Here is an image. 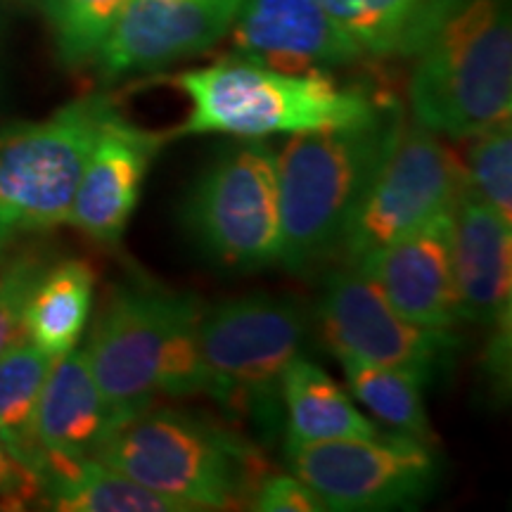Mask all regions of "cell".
I'll return each instance as SVG.
<instances>
[{
	"label": "cell",
	"mask_w": 512,
	"mask_h": 512,
	"mask_svg": "<svg viewBox=\"0 0 512 512\" xmlns=\"http://www.w3.org/2000/svg\"><path fill=\"white\" fill-rule=\"evenodd\" d=\"M413 60L408 100L418 126L463 140L510 124L508 0H448Z\"/></svg>",
	"instance_id": "6da1fadb"
},
{
	"label": "cell",
	"mask_w": 512,
	"mask_h": 512,
	"mask_svg": "<svg viewBox=\"0 0 512 512\" xmlns=\"http://www.w3.org/2000/svg\"><path fill=\"white\" fill-rule=\"evenodd\" d=\"M403 126L389 102L358 124L294 133L278 152L283 252L280 264L306 273L337 254L344 230Z\"/></svg>",
	"instance_id": "7a4b0ae2"
},
{
	"label": "cell",
	"mask_w": 512,
	"mask_h": 512,
	"mask_svg": "<svg viewBox=\"0 0 512 512\" xmlns=\"http://www.w3.org/2000/svg\"><path fill=\"white\" fill-rule=\"evenodd\" d=\"M171 83L190 102L188 119L171 136H294L358 124L389 105L363 88L344 86L330 72H280L238 53L176 74Z\"/></svg>",
	"instance_id": "3957f363"
},
{
	"label": "cell",
	"mask_w": 512,
	"mask_h": 512,
	"mask_svg": "<svg viewBox=\"0 0 512 512\" xmlns=\"http://www.w3.org/2000/svg\"><path fill=\"white\" fill-rule=\"evenodd\" d=\"M95 458L185 512L242 508L264 477L254 446L174 408L121 420Z\"/></svg>",
	"instance_id": "277c9868"
},
{
	"label": "cell",
	"mask_w": 512,
	"mask_h": 512,
	"mask_svg": "<svg viewBox=\"0 0 512 512\" xmlns=\"http://www.w3.org/2000/svg\"><path fill=\"white\" fill-rule=\"evenodd\" d=\"M309 335V316L290 297L249 294L202 311L200 349L207 394L235 415H247L264 430L283 411L285 368Z\"/></svg>",
	"instance_id": "5b68a950"
},
{
	"label": "cell",
	"mask_w": 512,
	"mask_h": 512,
	"mask_svg": "<svg viewBox=\"0 0 512 512\" xmlns=\"http://www.w3.org/2000/svg\"><path fill=\"white\" fill-rule=\"evenodd\" d=\"M112 112L110 98L86 95L48 119L0 128V247L67 223L83 166Z\"/></svg>",
	"instance_id": "8992f818"
},
{
	"label": "cell",
	"mask_w": 512,
	"mask_h": 512,
	"mask_svg": "<svg viewBox=\"0 0 512 512\" xmlns=\"http://www.w3.org/2000/svg\"><path fill=\"white\" fill-rule=\"evenodd\" d=\"M183 226L216 266L261 271L283 252L278 152L264 140H242L216 155L183 209Z\"/></svg>",
	"instance_id": "52a82bcc"
},
{
	"label": "cell",
	"mask_w": 512,
	"mask_h": 512,
	"mask_svg": "<svg viewBox=\"0 0 512 512\" xmlns=\"http://www.w3.org/2000/svg\"><path fill=\"white\" fill-rule=\"evenodd\" d=\"M285 460L328 510L342 512L411 508L432 494L441 475L437 446L399 432L335 441L287 439Z\"/></svg>",
	"instance_id": "ba28073f"
},
{
	"label": "cell",
	"mask_w": 512,
	"mask_h": 512,
	"mask_svg": "<svg viewBox=\"0 0 512 512\" xmlns=\"http://www.w3.org/2000/svg\"><path fill=\"white\" fill-rule=\"evenodd\" d=\"M467 188L465 164L437 133L403 121L392 150L363 192L337 254L354 266L439 211L451 209Z\"/></svg>",
	"instance_id": "9c48e42d"
},
{
	"label": "cell",
	"mask_w": 512,
	"mask_h": 512,
	"mask_svg": "<svg viewBox=\"0 0 512 512\" xmlns=\"http://www.w3.org/2000/svg\"><path fill=\"white\" fill-rule=\"evenodd\" d=\"M188 292L136 280L114 287L88 335V368L100 394L119 418L152 406L171 330Z\"/></svg>",
	"instance_id": "30bf717a"
},
{
	"label": "cell",
	"mask_w": 512,
	"mask_h": 512,
	"mask_svg": "<svg viewBox=\"0 0 512 512\" xmlns=\"http://www.w3.org/2000/svg\"><path fill=\"white\" fill-rule=\"evenodd\" d=\"M318 325L337 358L406 370L425 384L451 366L460 344L453 332L422 328L403 318L356 266H344L328 278Z\"/></svg>",
	"instance_id": "8fae6325"
},
{
	"label": "cell",
	"mask_w": 512,
	"mask_h": 512,
	"mask_svg": "<svg viewBox=\"0 0 512 512\" xmlns=\"http://www.w3.org/2000/svg\"><path fill=\"white\" fill-rule=\"evenodd\" d=\"M245 0H131L95 67L107 81L150 74L207 53L233 29Z\"/></svg>",
	"instance_id": "7c38bea8"
},
{
	"label": "cell",
	"mask_w": 512,
	"mask_h": 512,
	"mask_svg": "<svg viewBox=\"0 0 512 512\" xmlns=\"http://www.w3.org/2000/svg\"><path fill=\"white\" fill-rule=\"evenodd\" d=\"M453 207L354 264L403 318L444 332L463 320L453 264Z\"/></svg>",
	"instance_id": "4fadbf2b"
},
{
	"label": "cell",
	"mask_w": 512,
	"mask_h": 512,
	"mask_svg": "<svg viewBox=\"0 0 512 512\" xmlns=\"http://www.w3.org/2000/svg\"><path fill=\"white\" fill-rule=\"evenodd\" d=\"M169 138L174 136L145 131L112 112L83 166L67 223L100 247H117L138 207L147 171Z\"/></svg>",
	"instance_id": "5bb4252c"
},
{
	"label": "cell",
	"mask_w": 512,
	"mask_h": 512,
	"mask_svg": "<svg viewBox=\"0 0 512 512\" xmlns=\"http://www.w3.org/2000/svg\"><path fill=\"white\" fill-rule=\"evenodd\" d=\"M230 34L235 53L280 72H330L368 57L318 0H245Z\"/></svg>",
	"instance_id": "9a60e30c"
},
{
	"label": "cell",
	"mask_w": 512,
	"mask_h": 512,
	"mask_svg": "<svg viewBox=\"0 0 512 512\" xmlns=\"http://www.w3.org/2000/svg\"><path fill=\"white\" fill-rule=\"evenodd\" d=\"M460 318L484 328L512 320V226L470 190L453 207Z\"/></svg>",
	"instance_id": "2e32d148"
},
{
	"label": "cell",
	"mask_w": 512,
	"mask_h": 512,
	"mask_svg": "<svg viewBox=\"0 0 512 512\" xmlns=\"http://www.w3.org/2000/svg\"><path fill=\"white\" fill-rule=\"evenodd\" d=\"M121 420L100 394L83 349L57 358L36 408L43 458H95Z\"/></svg>",
	"instance_id": "e0dca14e"
},
{
	"label": "cell",
	"mask_w": 512,
	"mask_h": 512,
	"mask_svg": "<svg viewBox=\"0 0 512 512\" xmlns=\"http://www.w3.org/2000/svg\"><path fill=\"white\" fill-rule=\"evenodd\" d=\"M41 508L60 512H185L98 458H50L38 467Z\"/></svg>",
	"instance_id": "ac0fdd59"
},
{
	"label": "cell",
	"mask_w": 512,
	"mask_h": 512,
	"mask_svg": "<svg viewBox=\"0 0 512 512\" xmlns=\"http://www.w3.org/2000/svg\"><path fill=\"white\" fill-rule=\"evenodd\" d=\"M280 396L287 439L292 441L363 439L380 432L373 420L358 411L351 396L309 358L297 356L285 368Z\"/></svg>",
	"instance_id": "d6986e66"
},
{
	"label": "cell",
	"mask_w": 512,
	"mask_h": 512,
	"mask_svg": "<svg viewBox=\"0 0 512 512\" xmlns=\"http://www.w3.org/2000/svg\"><path fill=\"white\" fill-rule=\"evenodd\" d=\"M93 294L95 271L88 261H50L24 311V335L53 358L69 354L91 318Z\"/></svg>",
	"instance_id": "ffe728a7"
},
{
	"label": "cell",
	"mask_w": 512,
	"mask_h": 512,
	"mask_svg": "<svg viewBox=\"0 0 512 512\" xmlns=\"http://www.w3.org/2000/svg\"><path fill=\"white\" fill-rule=\"evenodd\" d=\"M370 57H413L448 0H318Z\"/></svg>",
	"instance_id": "44dd1931"
},
{
	"label": "cell",
	"mask_w": 512,
	"mask_h": 512,
	"mask_svg": "<svg viewBox=\"0 0 512 512\" xmlns=\"http://www.w3.org/2000/svg\"><path fill=\"white\" fill-rule=\"evenodd\" d=\"M55 361L27 335L0 354V437L36 472L43 460L36 439V408Z\"/></svg>",
	"instance_id": "7402d4cb"
},
{
	"label": "cell",
	"mask_w": 512,
	"mask_h": 512,
	"mask_svg": "<svg viewBox=\"0 0 512 512\" xmlns=\"http://www.w3.org/2000/svg\"><path fill=\"white\" fill-rule=\"evenodd\" d=\"M349 392L392 432L434 444V430L425 408V382L406 370L377 366L358 358H339Z\"/></svg>",
	"instance_id": "603a6c76"
},
{
	"label": "cell",
	"mask_w": 512,
	"mask_h": 512,
	"mask_svg": "<svg viewBox=\"0 0 512 512\" xmlns=\"http://www.w3.org/2000/svg\"><path fill=\"white\" fill-rule=\"evenodd\" d=\"M131 0H43L55 53L67 69L95 64Z\"/></svg>",
	"instance_id": "cb8c5ba5"
},
{
	"label": "cell",
	"mask_w": 512,
	"mask_h": 512,
	"mask_svg": "<svg viewBox=\"0 0 512 512\" xmlns=\"http://www.w3.org/2000/svg\"><path fill=\"white\" fill-rule=\"evenodd\" d=\"M467 190L512 226V136L510 124L467 138Z\"/></svg>",
	"instance_id": "d4e9b609"
},
{
	"label": "cell",
	"mask_w": 512,
	"mask_h": 512,
	"mask_svg": "<svg viewBox=\"0 0 512 512\" xmlns=\"http://www.w3.org/2000/svg\"><path fill=\"white\" fill-rule=\"evenodd\" d=\"M48 266V254L38 249H22L0 261V354L24 335V311Z\"/></svg>",
	"instance_id": "484cf974"
},
{
	"label": "cell",
	"mask_w": 512,
	"mask_h": 512,
	"mask_svg": "<svg viewBox=\"0 0 512 512\" xmlns=\"http://www.w3.org/2000/svg\"><path fill=\"white\" fill-rule=\"evenodd\" d=\"M256 512H325L328 505L302 479L290 475H264L249 496Z\"/></svg>",
	"instance_id": "4316f807"
},
{
	"label": "cell",
	"mask_w": 512,
	"mask_h": 512,
	"mask_svg": "<svg viewBox=\"0 0 512 512\" xmlns=\"http://www.w3.org/2000/svg\"><path fill=\"white\" fill-rule=\"evenodd\" d=\"M41 496V477L22 463L12 448L0 437V505L3 508H24L27 503H38Z\"/></svg>",
	"instance_id": "83f0119b"
},
{
	"label": "cell",
	"mask_w": 512,
	"mask_h": 512,
	"mask_svg": "<svg viewBox=\"0 0 512 512\" xmlns=\"http://www.w3.org/2000/svg\"><path fill=\"white\" fill-rule=\"evenodd\" d=\"M0 261H3V247H0Z\"/></svg>",
	"instance_id": "f1b7e54d"
}]
</instances>
